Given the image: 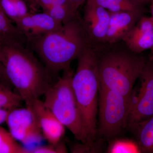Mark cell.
I'll list each match as a JSON object with an SVG mask.
<instances>
[{"mask_svg": "<svg viewBox=\"0 0 153 153\" xmlns=\"http://www.w3.org/2000/svg\"><path fill=\"white\" fill-rule=\"evenodd\" d=\"M27 47L0 41V60L9 81L26 105L44 96L55 79Z\"/></svg>", "mask_w": 153, "mask_h": 153, "instance_id": "6da1fadb", "label": "cell"}, {"mask_svg": "<svg viewBox=\"0 0 153 153\" xmlns=\"http://www.w3.org/2000/svg\"><path fill=\"white\" fill-rule=\"evenodd\" d=\"M89 45L79 15L57 30L28 42V48L39 57L55 79Z\"/></svg>", "mask_w": 153, "mask_h": 153, "instance_id": "7a4b0ae2", "label": "cell"}, {"mask_svg": "<svg viewBox=\"0 0 153 153\" xmlns=\"http://www.w3.org/2000/svg\"><path fill=\"white\" fill-rule=\"evenodd\" d=\"M91 46L97 58L100 86L131 99L134 85L148 59L132 51L122 41Z\"/></svg>", "mask_w": 153, "mask_h": 153, "instance_id": "3957f363", "label": "cell"}, {"mask_svg": "<svg viewBox=\"0 0 153 153\" xmlns=\"http://www.w3.org/2000/svg\"><path fill=\"white\" fill-rule=\"evenodd\" d=\"M77 67L71 80L72 88L88 137L93 144L97 135V115L100 81L97 58L89 45L77 58Z\"/></svg>", "mask_w": 153, "mask_h": 153, "instance_id": "277c9868", "label": "cell"}, {"mask_svg": "<svg viewBox=\"0 0 153 153\" xmlns=\"http://www.w3.org/2000/svg\"><path fill=\"white\" fill-rule=\"evenodd\" d=\"M73 74L70 67L64 70L62 76L58 77L45 94L43 102L76 140L89 144L72 88Z\"/></svg>", "mask_w": 153, "mask_h": 153, "instance_id": "5b68a950", "label": "cell"}, {"mask_svg": "<svg viewBox=\"0 0 153 153\" xmlns=\"http://www.w3.org/2000/svg\"><path fill=\"white\" fill-rule=\"evenodd\" d=\"M131 99L100 85L97 135L105 139L114 137L128 126Z\"/></svg>", "mask_w": 153, "mask_h": 153, "instance_id": "8992f818", "label": "cell"}, {"mask_svg": "<svg viewBox=\"0 0 153 153\" xmlns=\"http://www.w3.org/2000/svg\"><path fill=\"white\" fill-rule=\"evenodd\" d=\"M139 79L138 93H132L128 126L132 129L138 124L153 116V62L148 58Z\"/></svg>", "mask_w": 153, "mask_h": 153, "instance_id": "52a82bcc", "label": "cell"}, {"mask_svg": "<svg viewBox=\"0 0 153 153\" xmlns=\"http://www.w3.org/2000/svg\"><path fill=\"white\" fill-rule=\"evenodd\" d=\"M6 123L12 135L23 144L38 143L44 138L37 117L29 107L10 111Z\"/></svg>", "mask_w": 153, "mask_h": 153, "instance_id": "ba28073f", "label": "cell"}, {"mask_svg": "<svg viewBox=\"0 0 153 153\" xmlns=\"http://www.w3.org/2000/svg\"><path fill=\"white\" fill-rule=\"evenodd\" d=\"M109 20L107 10L99 5L96 0H87L81 22L91 46L105 43Z\"/></svg>", "mask_w": 153, "mask_h": 153, "instance_id": "9c48e42d", "label": "cell"}, {"mask_svg": "<svg viewBox=\"0 0 153 153\" xmlns=\"http://www.w3.org/2000/svg\"><path fill=\"white\" fill-rule=\"evenodd\" d=\"M15 25L26 37L28 44L31 40L57 30L63 24L43 12H30Z\"/></svg>", "mask_w": 153, "mask_h": 153, "instance_id": "30bf717a", "label": "cell"}, {"mask_svg": "<svg viewBox=\"0 0 153 153\" xmlns=\"http://www.w3.org/2000/svg\"><path fill=\"white\" fill-rule=\"evenodd\" d=\"M35 112L41 128L43 137L49 143L56 144L63 140L65 127L40 99L26 105Z\"/></svg>", "mask_w": 153, "mask_h": 153, "instance_id": "8fae6325", "label": "cell"}, {"mask_svg": "<svg viewBox=\"0 0 153 153\" xmlns=\"http://www.w3.org/2000/svg\"><path fill=\"white\" fill-rule=\"evenodd\" d=\"M122 41L137 53L153 48V21L151 17L143 16Z\"/></svg>", "mask_w": 153, "mask_h": 153, "instance_id": "7c38bea8", "label": "cell"}, {"mask_svg": "<svg viewBox=\"0 0 153 153\" xmlns=\"http://www.w3.org/2000/svg\"><path fill=\"white\" fill-rule=\"evenodd\" d=\"M108 12L109 23L105 43L109 44L121 41L145 14L141 12Z\"/></svg>", "mask_w": 153, "mask_h": 153, "instance_id": "4fadbf2b", "label": "cell"}, {"mask_svg": "<svg viewBox=\"0 0 153 153\" xmlns=\"http://www.w3.org/2000/svg\"><path fill=\"white\" fill-rule=\"evenodd\" d=\"M132 130L140 153H153V116L138 124Z\"/></svg>", "mask_w": 153, "mask_h": 153, "instance_id": "5bb4252c", "label": "cell"}, {"mask_svg": "<svg viewBox=\"0 0 153 153\" xmlns=\"http://www.w3.org/2000/svg\"><path fill=\"white\" fill-rule=\"evenodd\" d=\"M0 41H10L27 46V40L16 25L8 18L0 2Z\"/></svg>", "mask_w": 153, "mask_h": 153, "instance_id": "9a60e30c", "label": "cell"}, {"mask_svg": "<svg viewBox=\"0 0 153 153\" xmlns=\"http://www.w3.org/2000/svg\"><path fill=\"white\" fill-rule=\"evenodd\" d=\"M100 5L111 12H147L146 4L141 0H96Z\"/></svg>", "mask_w": 153, "mask_h": 153, "instance_id": "2e32d148", "label": "cell"}, {"mask_svg": "<svg viewBox=\"0 0 153 153\" xmlns=\"http://www.w3.org/2000/svg\"><path fill=\"white\" fill-rule=\"evenodd\" d=\"M0 153H30L20 145L10 131L0 126Z\"/></svg>", "mask_w": 153, "mask_h": 153, "instance_id": "e0dca14e", "label": "cell"}, {"mask_svg": "<svg viewBox=\"0 0 153 153\" xmlns=\"http://www.w3.org/2000/svg\"><path fill=\"white\" fill-rule=\"evenodd\" d=\"M13 89L0 82V108L11 111L22 105L23 100Z\"/></svg>", "mask_w": 153, "mask_h": 153, "instance_id": "ac0fdd59", "label": "cell"}, {"mask_svg": "<svg viewBox=\"0 0 153 153\" xmlns=\"http://www.w3.org/2000/svg\"><path fill=\"white\" fill-rule=\"evenodd\" d=\"M108 153H140L137 142L127 139L115 140L108 148Z\"/></svg>", "mask_w": 153, "mask_h": 153, "instance_id": "d6986e66", "label": "cell"}, {"mask_svg": "<svg viewBox=\"0 0 153 153\" xmlns=\"http://www.w3.org/2000/svg\"><path fill=\"white\" fill-rule=\"evenodd\" d=\"M30 153H66L68 152L65 142L62 140L56 144L36 146L30 150Z\"/></svg>", "mask_w": 153, "mask_h": 153, "instance_id": "ffe728a7", "label": "cell"}, {"mask_svg": "<svg viewBox=\"0 0 153 153\" xmlns=\"http://www.w3.org/2000/svg\"><path fill=\"white\" fill-rule=\"evenodd\" d=\"M0 2L5 13L15 24L19 18L14 0H0Z\"/></svg>", "mask_w": 153, "mask_h": 153, "instance_id": "44dd1931", "label": "cell"}, {"mask_svg": "<svg viewBox=\"0 0 153 153\" xmlns=\"http://www.w3.org/2000/svg\"><path fill=\"white\" fill-rule=\"evenodd\" d=\"M38 3L39 7L42 9L43 12L55 6H65L76 10L69 0H38Z\"/></svg>", "mask_w": 153, "mask_h": 153, "instance_id": "7402d4cb", "label": "cell"}, {"mask_svg": "<svg viewBox=\"0 0 153 153\" xmlns=\"http://www.w3.org/2000/svg\"><path fill=\"white\" fill-rule=\"evenodd\" d=\"M14 1L18 16H19V19L25 16L30 13L29 7L25 0H14Z\"/></svg>", "mask_w": 153, "mask_h": 153, "instance_id": "603a6c76", "label": "cell"}, {"mask_svg": "<svg viewBox=\"0 0 153 153\" xmlns=\"http://www.w3.org/2000/svg\"><path fill=\"white\" fill-rule=\"evenodd\" d=\"M72 153H90L93 152V145H91L88 143H82L81 144H76L71 148Z\"/></svg>", "mask_w": 153, "mask_h": 153, "instance_id": "cb8c5ba5", "label": "cell"}, {"mask_svg": "<svg viewBox=\"0 0 153 153\" xmlns=\"http://www.w3.org/2000/svg\"><path fill=\"white\" fill-rule=\"evenodd\" d=\"M0 82L13 88L6 74L5 70L2 63L0 60Z\"/></svg>", "mask_w": 153, "mask_h": 153, "instance_id": "d4e9b609", "label": "cell"}, {"mask_svg": "<svg viewBox=\"0 0 153 153\" xmlns=\"http://www.w3.org/2000/svg\"><path fill=\"white\" fill-rule=\"evenodd\" d=\"M29 7L31 13H37L39 10L38 0H25Z\"/></svg>", "mask_w": 153, "mask_h": 153, "instance_id": "484cf974", "label": "cell"}, {"mask_svg": "<svg viewBox=\"0 0 153 153\" xmlns=\"http://www.w3.org/2000/svg\"><path fill=\"white\" fill-rule=\"evenodd\" d=\"M10 112V111L7 109L4 108L0 109V125L5 122H6Z\"/></svg>", "mask_w": 153, "mask_h": 153, "instance_id": "4316f807", "label": "cell"}, {"mask_svg": "<svg viewBox=\"0 0 153 153\" xmlns=\"http://www.w3.org/2000/svg\"><path fill=\"white\" fill-rule=\"evenodd\" d=\"M73 4L76 10H78L79 7L86 2L87 0H69Z\"/></svg>", "mask_w": 153, "mask_h": 153, "instance_id": "83f0119b", "label": "cell"}, {"mask_svg": "<svg viewBox=\"0 0 153 153\" xmlns=\"http://www.w3.org/2000/svg\"><path fill=\"white\" fill-rule=\"evenodd\" d=\"M150 4V11L151 14H152V16H151V18L152 19L153 21V0H152Z\"/></svg>", "mask_w": 153, "mask_h": 153, "instance_id": "f1b7e54d", "label": "cell"}, {"mask_svg": "<svg viewBox=\"0 0 153 153\" xmlns=\"http://www.w3.org/2000/svg\"><path fill=\"white\" fill-rule=\"evenodd\" d=\"M151 54L150 55L149 57V58H150V59H151V60H152V61H153V48H152V49H151Z\"/></svg>", "mask_w": 153, "mask_h": 153, "instance_id": "f546056e", "label": "cell"}]
</instances>
